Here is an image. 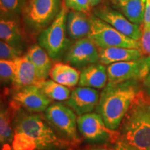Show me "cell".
Returning <instances> with one entry per match:
<instances>
[{
	"instance_id": "cell-1",
	"label": "cell",
	"mask_w": 150,
	"mask_h": 150,
	"mask_svg": "<svg viewBox=\"0 0 150 150\" xmlns=\"http://www.w3.org/2000/svg\"><path fill=\"white\" fill-rule=\"evenodd\" d=\"M142 89V81H139L107 83L101 92L95 109L108 129L113 131L119 129L122 120Z\"/></svg>"
},
{
	"instance_id": "cell-2",
	"label": "cell",
	"mask_w": 150,
	"mask_h": 150,
	"mask_svg": "<svg viewBox=\"0 0 150 150\" xmlns=\"http://www.w3.org/2000/svg\"><path fill=\"white\" fill-rule=\"evenodd\" d=\"M120 138L136 149L150 150V96L142 88L122 120Z\"/></svg>"
},
{
	"instance_id": "cell-3",
	"label": "cell",
	"mask_w": 150,
	"mask_h": 150,
	"mask_svg": "<svg viewBox=\"0 0 150 150\" xmlns=\"http://www.w3.org/2000/svg\"><path fill=\"white\" fill-rule=\"evenodd\" d=\"M15 132L28 135L35 140L38 150H60L68 142L60 138L40 115L22 112L15 121Z\"/></svg>"
},
{
	"instance_id": "cell-4",
	"label": "cell",
	"mask_w": 150,
	"mask_h": 150,
	"mask_svg": "<svg viewBox=\"0 0 150 150\" xmlns=\"http://www.w3.org/2000/svg\"><path fill=\"white\" fill-rule=\"evenodd\" d=\"M66 22L67 10L65 6H62L54 21L39 35V45L52 59L61 58L70 46V40L66 36Z\"/></svg>"
},
{
	"instance_id": "cell-5",
	"label": "cell",
	"mask_w": 150,
	"mask_h": 150,
	"mask_svg": "<svg viewBox=\"0 0 150 150\" xmlns=\"http://www.w3.org/2000/svg\"><path fill=\"white\" fill-rule=\"evenodd\" d=\"M91 31L88 37L99 48L117 47L140 49L139 40H136L118 31L107 22L95 15L90 16Z\"/></svg>"
},
{
	"instance_id": "cell-6",
	"label": "cell",
	"mask_w": 150,
	"mask_h": 150,
	"mask_svg": "<svg viewBox=\"0 0 150 150\" xmlns=\"http://www.w3.org/2000/svg\"><path fill=\"white\" fill-rule=\"evenodd\" d=\"M61 8V0H30L23 11L24 23L33 31L45 29Z\"/></svg>"
},
{
	"instance_id": "cell-7",
	"label": "cell",
	"mask_w": 150,
	"mask_h": 150,
	"mask_svg": "<svg viewBox=\"0 0 150 150\" xmlns=\"http://www.w3.org/2000/svg\"><path fill=\"white\" fill-rule=\"evenodd\" d=\"M106 70L108 83H119L127 81L142 82L150 72V56H143L136 60L111 63Z\"/></svg>"
},
{
	"instance_id": "cell-8",
	"label": "cell",
	"mask_w": 150,
	"mask_h": 150,
	"mask_svg": "<svg viewBox=\"0 0 150 150\" xmlns=\"http://www.w3.org/2000/svg\"><path fill=\"white\" fill-rule=\"evenodd\" d=\"M76 122L81 134L88 141L116 142L120 138L119 131L108 129L98 113L88 112L79 115Z\"/></svg>"
},
{
	"instance_id": "cell-9",
	"label": "cell",
	"mask_w": 150,
	"mask_h": 150,
	"mask_svg": "<svg viewBox=\"0 0 150 150\" xmlns=\"http://www.w3.org/2000/svg\"><path fill=\"white\" fill-rule=\"evenodd\" d=\"M47 120L73 142H79L76 118L74 111L61 103L50 105L45 111Z\"/></svg>"
},
{
	"instance_id": "cell-10",
	"label": "cell",
	"mask_w": 150,
	"mask_h": 150,
	"mask_svg": "<svg viewBox=\"0 0 150 150\" xmlns=\"http://www.w3.org/2000/svg\"><path fill=\"white\" fill-rule=\"evenodd\" d=\"M94 15L134 40H139L142 36V25L132 23L120 11L108 6H98L94 10Z\"/></svg>"
},
{
	"instance_id": "cell-11",
	"label": "cell",
	"mask_w": 150,
	"mask_h": 150,
	"mask_svg": "<svg viewBox=\"0 0 150 150\" xmlns=\"http://www.w3.org/2000/svg\"><path fill=\"white\" fill-rule=\"evenodd\" d=\"M65 60L76 67H84L98 63L99 48L88 37L78 39L68 48Z\"/></svg>"
},
{
	"instance_id": "cell-12",
	"label": "cell",
	"mask_w": 150,
	"mask_h": 150,
	"mask_svg": "<svg viewBox=\"0 0 150 150\" xmlns=\"http://www.w3.org/2000/svg\"><path fill=\"white\" fill-rule=\"evenodd\" d=\"M15 102L30 112H43L51 104V99L42 93L37 85H32L16 91L13 96Z\"/></svg>"
},
{
	"instance_id": "cell-13",
	"label": "cell",
	"mask_w": 150,
	"mask_h": 150,
	"mask_svg": "<svg viewBox=\"0 0 150 150\" xmlns=\"http://www.w3.org/2000/svg\"><path fill=\"white\" fill-rule=\"evenodd\" d=\"M100 94L95 88L80 86L74 88L66 104L78 115L91 112L98 104Z\"/></svg>"
},
{
	"instance_id": "cell-14",
	"label": "cell",
	"mask_w": 150,
	"mask_h": 150,
	"mask_svg": "<svg viewBox=\"0 0 150 150\" xmlns=\"http://www.w3.org/2000/svg\"><path fill=\"white\" fill-rule=\"evenodd\" d=\"M13 60L16 67L12 82L16 91L27 86L38 85L43 81L36 67L27 55L20 56Z\"/></svg>"
},
{
	"instance_id": "cell-15",
	"label": "cell",
	"mask_w": 150,
	"mask_h": 150,
	"mask_svg": "<svg viewBox=\"0 0 150 150\" xmlns=\"http://www.w3.org/2000/svg\"><path fill=\"white\" fill-rule=\"evenodd\" d=\"M107 81V70L105 65L95 63L83 67L80 73L79 85L95 89H102L106 86Z\"/></svg>"
},
{
	"instance_id": "cell-16",
	"label": "cell",
	"mask_w": 150,
	"mask_h": 150,
	"mask_svg": "<svg viewBox=\"0 0 150 150\" xmlns=\"http://www.w3.org/2000/svg\"><path fill=\"white\" fill-rule=\"evenodd\" d=\"M99 63L105 65H108L117 62L136 60L143 56L140 49L117 47L99 48Z\"/></svg>"
},
{
	"instance_id": "cell-17",
	"label": "cell",
	"mask_w": 150,
	"mask_h": 150,
	"mask_svg": "<svg viewBox=\"0 0 150 150\" xmlns=\"http://www.w3.org/2000/svg\"><path fill=\"white\" fill-rule=\"evenodd\" d=\"M116 10L132 23L142 25L145 16L146 0H112Z\"/></svg>"
},
{
	"instance_id": "cell-18",
	"label": "cell",
	"mask_w": 150,
	"mask_h": 150,
	"mask_svg": "<svg viewBox=\"0 0 150 150\" xmlns=\"http://www.w3.org/2000/svg\"><path fill=\"white\" fill-rule=\"evenodd\" d=\"M67 33L73 39L88 36L91 31V20L85 13L72 11L67 16Z\"/></svg>"
},
{
	"instance_id": "cell-19",
	"label": "cell",
	"mask_w": 150,
	"mask_h": 150,
	"mask_svg": "<svg viewBox=\"0 0 150 150\" xmlns=\"http://www.w3.org/2000/svg\"><path fill=\"white\" fill-rule=\"evenodd\" d=\"M51 79L67 87H74L79 83V72L70 65L58 63L52 66L50 72Z\"/></svg>"
},
{
	"instance_id": "cell-20",
	"label": "cell",
	"mask_w": 150,
	"mask_h": 150,
	"mask_svg": "<svg viewBox=\"0 0 150 150\" xmlns=\"http://www.w3.org/2000/svg\"><path fill=\"white\" fill-rule=\"evenodd\" d=\"M27 56L38 71L41 79L45 80L52 69L51 58L40 45H34L28 50Z\"/></svg>"
},
{
	"instance_id": "cell-21",
	"label": "cell",
	"mask_w": 150,
	"mask_h": 150,
	"mask_svg": "<svg viewBox=\"0 0 150 150\" xmlns=\"http://www.w3.org/2000/svg\"><path fill=\"white\" fill-rule=\"evenodd\" d=\"M0 40L20 49L22 41V34L16 20L0 17Z\"/></svg>"
},
{
	"instance_id": "cell-22",
	"label": "cell",
	"mask_w": 150,
	"mask_h": 150,
	"mask_svg": "<svg viewBox=\"0 0 150 150\" xmlns=\"http://www.w3.org/2000/svg\"><path fill=\"white\" fill-rule=\"evenodd\" d=\"M37 86L51 100L65 101L70 96V91L67 86L56 83L53 80H43Z\"/></svg>"
},
{
	"instance_id": "cell-23",
	"label": "cell",
	"mask_w": 150,
	"mask_h": 150,
	"mask_svg": "<svg viewBox=\"0 0 150 150\" xmlns=\"http://www.w3.org/2000/svg\"><path fill=\"white\" fill-rule=\"evenodd\" d=\"M26 0H0V17L15 20L25 7Z\"/></svg>"
},
{
	"instance_id": "cell-24",
	"label": "cell",
	"mask_w": 150,
	"mask_h": 150,
	"mask_svg": "<svg viewBox=\"0 0 150 150\" xmlns=\"http://www.w3.org/2000/svg\"><path fill=\"white\" fill-rule=\"evenodd\" d=\"M13 138L10 112L0 105V144L11 142Z\"/></svg>"
},
{
	"instance_id": "cell-25",
	"label": "cell",
	"mask_w": 150,
	"mask_h": 150,
	"mask_svg": "<svg viewBox=\"0 0 150 150\" xmlns=\"http://www.w3.org/2000/svg\"><path fill=\"white\" fill-rule=\"evenodd\" d=\"M13 150H36L35 140L28 135L21 132H15L12 141Z\"/></svg>"
},
{
	"instance_id": "cell-26",
	"label": "cell",
	"mask_w": 150,
	"mask_h": 150,
	"mask_svg": "<svg viewBox=\"0 0 150 150\" xmlns=\"http://www.w3.org/2000/svg\"><path fill=\"white\" fill-rule=\"evenodd\" d=\"M15 67L14 60L0 59V81H13Z\"/></svg>"
},
{
	"instance_id": "cell-27",
	"label": "cell",
	"mask_w": 150,
	"mask_h": 150,
	"mask_svg": "<svg viewBox=\"0 0 150 150\" xmlns=\"http://www.w3.org/2000/svg\"><path fill=\"white\" fill-rule=\"evenodd\" d=\"M20 49L11 45L2 40H0V59L13 60L20 56Z\"/></svg>"
},
{
	"instance_id": "cell-28",
	"label": "cell",
	"mask_w": 150,
	"mask_h": 150,
	"mask_svg": "<svg viewBox=\"0 0 150 150\" xmlns=\"http://www.w3.org/2000/svg\"><path fill=\"white\" fill-rule=\"evenodd\" d=\"M65 2L67 8L79 12H89L93 7L91 0H65Z\"/></svg>"
},
{
	"instance_id": "cell-29",
	"label": "cell",
	"mask_w": 150,
	"mask_h": 150,
	"mask_svg": "<svg viewBox=\"0 0 150 150\" xmlns=\"http://www.w3.org/2000/svg\"><path fill=\"white\" fill-rule=\"evenodd\" d=\"M140 50L143 56H150V29H142V36L139 40Z\"/></svg>"
},
{
	"instance_id": "cell-30",
	"label": "cell",
	"mask_w": 150,
	"mask_h": 150,
	"mask_svg": "<svg viewBox=\"0 0 150 150\" xmlns=\"http://www.w3.org/2000/svg\"><path fill=\"white\" fill-rule=\"evenodd\" d=\"M142 27L145 29H150V0H146L145 16Z\"/></svg>"
},
{
	"instance_id": "cell-31",
	"label": "cell",
	"mask_w": 150,
	"mask_h": 150,
	"mask_svg": "<svg viewBox=\"0 0 150 150\" xmlns=\"http://www.w3.org/2000/svg\"><path fill=\"white\" fill-rule=\"evenodd\" d=\"M115 150H140L136 149L132 146H131L127 142H125L121 139H119L117 141L115 142Z\"/></svg>"
},
{
	"instance_id": "cell-32",
	"label": "cell",
	"mask_w": 150,
	"mask_h": 150,
	"mask_svg": "<svg viewBox=\"0 0 150 150\" xmlns=\"http://www.w3.org/2000/svg\"><path fill=\"white\" fill-rule=\"evenodd\" d=\"M142 88L146 92L149 96H150V72L145 78V79L142 82Z\"/></svg>"
},
{
	"instance_id": "cell-33",
	"label": "cell",
	"mask_w": 150,
	"mask_h": 150,
	"mask_svg": "<svg viewBox=\"0 0 150 150\" xmlns=\"http://www.w3.org/2000/svg\"><path fill=\"white\" fill-rule=\"evenodd\" d=\"M101 0H91V2H92V5H93V6H96L97 4H98L100 2Z\"/></svg>"
},
{
	"instance_id": "cell-34",
	"label": "cell",
	"mask_w": 150,
	"mask_h": 150,
	"mask_svg": "<svg viewBox=\"0 0 150 150\" xmlns=\"http://www.w3.org/2000/svg\"><path fill=\"white\" fill-rule=\"evenodd\" d=\"M88 150H109L106 148H103V147H95V148H92L91 149Z\"/></svg>"
},
{
	"instance_id": "cell-35",
	"label": "cell",
	"mask_w": 150,
	"mask_h": 150,
	"mask_svg": "<svg viewBox=\"0 0 150 150\" xmlns=\"http://www.w3.org/2000/svg\"><path fill=\"white\" fill-rule=\"evenodd\" d=\"M3 150H10V147H9V146L8 145H6L5 147H4Z\"/></svg>"
},
{
	"instance_id": "cell-36",
	"label": "cell",
	"mask_w": 150,
	"mask_h": 150,
	"mask_svg": "<svg viewBox=\"0 0 150 150\" xmlns=\"http://www.w3.org/2000/svg\"><path fill=\"white\" fill-rule=\"evenodd\" d=\"M114 150H115V149H114Z\"/></svg>"
}]
</instances>
